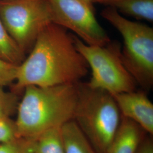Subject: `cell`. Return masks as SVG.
I'll return each mask as SVG.
<instances>
[{"label":"cell","mask_w":153,"mask_h":153,"mask_svg":"<svg viewBox=\"0 0 153 153\" xmlns=\"http://www.w3.org/2000/svg\"><path fill=\"white\" fill-rule=\"evenodd\" d=\"M0 18L25 54L44 28L54 23L48 0H0Z\"/></svg>","instance_id":"6"},{"label":"cell","mask_w":153,"mask_h":153,"mask_svg":"<svg viewBox=\"0 0 153 153\" xmlns=\"http://www.w3.org/2000/svg\"><path fill=\"white\" fill-rule=\"evenodd\" d=\"M17 109L19 138L36 141L49 129L73 120L78 99L77 83L49 87L28 86Z\"/></svg>","instance_id":"2"},{"label":"cell","mask_w":153,"mask_h":153,"mask_svg":"<svg viewBox=\"0 0 153 153\" xmlns=\"http://www.w3.org/2000/svg\"><path fill=\"white\" fill-rule=\"evenodd\" d=\"M109 0H95L94 1L95 2H100V3H102V4H104L105 2L108 1Z\"/></svg>","instance_id":"19"},{"label":"cell","mask_w":153,"mask_h":153,"mask_svg":"<svg viewBox=\"0 0 153 153\" xmlns=\"http://www.w3.org/2000/svg\"><path fill=\"white\" fill-rule=\"evenodd\" d=\"M104 4L115 9L119 13L153 22V0H109Z\"/></svg>","instance_id":"10"},{"label":"cell","mask_w":153,"mask_h":153,"mask_svg":"<svg viewBox=\"0 0 153 153\" xmlns=\"http://www.w3.org/2000/svg\"><path fill=\"white\" fill-rule=\"evenodd\" d=\"M88 70L86 61L76 49L74 35L52 23L39 34L28 56L18 66L11 91L20 95L28 86L76 84Z\"/></svg>","instance_id":"1"},{"label":"cell","mask_w":153,"mask_h":153,"mask_svg":"<svg viewBox=\"0 0 153 153\" xmlns=\"http://www.w3.org/2000/svg\"><path fill=\"white\" fill-rule=\"evenodd\" d=\"M135 153H153V137L147 134L140 142Z\"/></svg>","instance_id":"18"},{"label":"cell","mask_w":153,"mask_h":153,"mask_svg":"<svg viewBox=\"0 0 153 153\" xmlns=\"http://www.w3.org/2000/svg\"><path fill=\"white\" fill-rule=\"evenodd\" d=\"M35 141L18 138L0 143V153H33Z\"/></svg>","instance_id":"15"},{"label":"cell","mask_w":153,"mask_h":153,"mask_svg":"<svg viewBox=\"0 0 153 153\" xmlns=\"http://www.w3.org/2000/svg\"><path fill=\"white\" fill-rule=\"evenodd\" d=\"M77 50L91 70L86 83L90 88L104 90L111 95L136 90V83L121 59V47L115 42L104 46H92L74 35Z\"/></svg>","instance_id":"5"},{"label":"cell","mask_w":153,"mask_h":153,"mask_svg":"<svg viewBox=\"0 0 153 153\" xmlns=\"http://www.w3.org/2000/svg\"><path fill=\"white\" fill-rule=\"evenodd\" d=\"M19 95L13 91H6L0 86V117H11L17 112Z\"/></svg>","instance_id":"14"},{"label":"cell","mask_w":153,"mask_h":153,"mask_svg":"<svg viewBox=\"0 0 153 153\" xmlns=\"http://www.w3.org/2000/svg\"><path fill=\"white\" fill-rule=\"evenodd\" d=\"M65 153H97L73 120L61 127Z\"/></svg>","instance_id":"11"},{"label":"cell","mask_w":153,"mask_h":153,"mask_svg":"<svg viewBox=\"0 0 153 153\" xmlns=\"http://www.w3.org/2000/svg\"><path fill=\"white\" fill-rule=\"evenodd\" d=\"M78 99L73 119L97 153H107L120 124L121 115L113 96L77 83Z\"/></svg>","instance_id":"3"},{"label":"cell","mask_w":153,"mask_h":153,"mask_svg":"<svg viewBox=\"0 0 153 153\" xmlns=\"http://www.w3.org/2000/svg\"><path fill=\"white\" fill-rule=\"evenodd\" d=\"M54 23L74 32L88 45L104 46L111 42L99 24L88 0H48Z\"/></svg>","instance_id":"7"},{"label":"cell","mask_w":153,"mask_h":153,"mask_svg":"<svg viewBox=\"0 0 153 153\" xmlns=\"http://www.w3.org/2000/svg\"><path fill=\"white\" fill-rule=\"evenodd\" d=\"M147 134L136 123L121 116L120 124L107 153H135Z\"/></svg>","instance_id":"9"},{"label":"cell","mask_w":153,"mask_h":153,"mask_svg":"<svg viewBox=\"0 0 153 153\" xmlns=\"http://www.w3.org/2000/svg\"><path fill=\"white\" fill-rule=\"evenodd\" d=\"M33 153H65L61 128L49 129L36 140Z\"/></svg>","instance_id":"13"},{"label":"cell","mask_w":153,"mask_h":153,"mask_svg":"<svg viewBox=\"0 0 153 153\" xmlns=\"http://www.w3.org/2000/svg\"><path fill=\"white\" fill-rule=\"evenodd\" d=\"M101 15L123 38L121 56L126 69L137 85L145 91L150 90L153 85V28L129 20L109 6Z\"/></svg>","instance_id":"4"},{"label":"cell","mask_w":153,"mask_h":153,"mask_svg":"<svg viewBox=\"0 0 153 153\" xmlns=\"http://www.w3.org/2000/svg\"><path fill=\"white\" fill-rule=\"evenodd\" d=\"M88 1H91V2H94L95 0H88Z\"/></svg>","instance_id":"20"},{"label":"cell","mask_w":153,"mask_h":153,"mask_svg":"<svg viewBox=\"0 0 153 153\" xmlns=\"http://www.w3.org/2000/svg\"><path fill=\"white\" fill-rule=\"evenodd\" d=\"M25 55L10 37L0 18V59L19 65L26 59Z\"/></svg>","instance_id":"12"},{"label":"cell","mask_w":153,"mask_h":153,"mask_svg":"<svg viewBox=\"0 0 153 153\" xmlns=\"http://www.w3.org/2000/svg\"><path fill=\"white\" fill-rule=\"evenodd\" d=\"M18 66L0 59V86L4 87L16 81Z\"/></svg>","instance_id":"17"},{"label":"cell","mask_w":153,"mask_h":153,"mask_svg":"<svg viewBox=\"0 0 153 153\" xmlns=\"http://www.w3.org/2000/svg\"><path fill=\"white\" fill-rule=\"evenodd\" d=\"M112 95L121 116L133 121L153 136V104L146 93L134 90Z\"/></svg>","instance_id":"8"},{"label":"cell","mask_w":153,"mask_h":153,"mask_svg":"<svg viewBox=\"0 0 153 153\" xmlns=\"http://www.w3.org/2000/svg\"><path fill=\"white\" fill-rule=\"evenodd\" d=\"M18 138L16 121L11 117H0V143L10 142Z\"/></svg>","instance_id":"16"}]
</instances>
